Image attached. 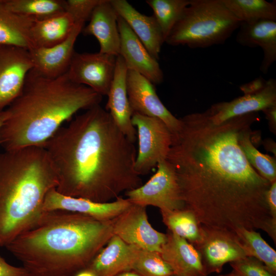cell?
I'll use <instances>...</instances> for the list:
<instances>
[{
    "label": "cell",
    "instance_id": "6da1fadb",
    "mask_svg": "<svg viewBox=\"0 0 276 276\" xmlns=\"http://www.w3.org/2000/svg\"><path fill=\"white\" fill-rule=\"evenodd\" d=\"M258 118L251 112L215 124L204 111L179 119L181 128L172 134L166 160L175 172L185 208L201 225L275 233L276 220L266 201L271 183L250 165L239 144Z\"/></svg>",
    "mask_w": 276,
    "mask_h": 276
},
{
    "label": "cell",
    "instance_id": "7a4b0ae2",
    "mask_svg": "<svg viewBox=\"0 0 276 276\" xmlns=\"http://www.w3.org/2000/svg\"><path fill=\"white\" fill-rule=\"evenodd\" d=\"M59 193L97 202L114 200L141 186L136 150L108 111L96 105L73 118L44 145Z\"/></svg>",
    "mask_w": 276,
    "mask_h": 276
},
{
    "label": "cell",
    "instance_id": "3957f363",
    "mask_svg": "<svg viewBox=\"0 0 276 276\" xmlns=\"http://www.w3.org/2000/svg\"><path fill=\"white\" fill-rule=\"evenodd\" d=\"M113 235L112 220L69 211H43L5 247L28 276H74L86 268Z\"/></svg>",
    "mask_w": 276,
    "mask_h": 276
},
{
    "label": "cell",
    "instance_id": "277c9868",
    "mask_svg": "<svg viewBox=\"0 0 276 276\" xmlns=\"http://www.w3.org/2000/svg\"><path fill=\"white\" fill-rule=\"evenodd\" d=\"M102 98L89 87L73 82L66 73L52 78L33 68L20 95L5 109L0 146L7 151L43 147L78 111L99 105Z\"/></svg>",
    "mask_w": 276,
    "mask_h": 276
},
{
    "label": "cell",
    "instance_id": "5b68a950",
    "mask_svg": "<svg viewBox=\"0 0 276 276\" xmlns=\"http://www.w3.org/2000/svg\"><path fill=\"white\" fill-rule=\"evenodd\" d=\"M56 170L42 147L0 153V247L32 226L47 193L56 188Z\"/></svg>",
    "mask_w": 276,
    "mask_h": 276
},
{
    "label": "cell",
    "instance_id": "8992f818",
    "mask_svg": "<svg viewBox=\"0 0 276 276\" xmlns=\"http://www.w3.org/2000/svg\"><path fill=\"white\" fill-rule=\"evenodd\" d=\"M240 22L222 0H191L165 42L192 49L222 44L239 28Z\"/></svg>",
    "mask_w": 276,
    "mask_h": 276
},
{
    "label": "cell",
    "instance_id": "52a82bcc",
    "mask_svg": "<svg viewBox=\"0 0 276 276\" xmlns=\"http://www.w3.org/2000/svg\"><path fill=\"white\" fill-rule=\"evenodd\" d=\"M136 128L139 148L135 170L141 176L149 173L157 164L166 160L172 142V133L157 118L133 113L131 118Z\"/></svg>",
    "mask_w": 276,
    "mask_h": 276
},
{
    "label": "cell",
    "instance_id": "ba28073f",
    "mask_svg": "<svg viewBox=\"0 0 276 276\" xmlns=\"http://www.w3.org/2000/svg\"><path fill=\"white\" fill-rule=\"evenodd\" d=\"M156 168L155 174L145 183L125 193L126 198L131 203L144 207L155 206L160 211L185 208L173 167L166 159L159 162Z\"/></svg>",
    "mask_w": 276,
    "mask_h": 276
},
{
    "label": "cell",
    "instance_id": "9c48e42d",
    "mask_svg": "<svg viewBox=\"0 0 276 276\" xmlns=\"http://www.w3.org/2000/svg\"><path fill=\"white\" fill-rule=\"evenodd\" d=\"M113 234L140 249L160 252L167 235L155 229L148 221L146 207L131 203L112 220Z\"/></svg>",
    "mask_w": 276,
    "mask_h": 276
},
{
    "label": "cell",
    "instance_id": "30bf717a",
    "mask_svg": "<svg viewBox=\"0 0 276 276\" xmlns=\"http://www.w3.org/2000/svg\"><path fill=\"white\" fill-rule=\"evenodd\" d=\"M117 57L100 52H75L66 72L73 82L107 95L113 78Z\"/></svg>",
    "mask_w": 276,
    "mask_h": 276
},
{
    "label": "cell",
    "instance_id": "8fae6325",
    "mask_svg": "<svg viewBox=\"0 0 276 276\" xmlns=\"http://www.w3.org/2000/svg\"><path fill=\"white\" fill-rule=\"evenodd\" d=\"M201 239L194 245L209 274L220 273L223 266L246 257L234 233L201 225Z\"/></svg>",
    "mask_w": 276,
    "mask_h": 276
},
{
    "label": "cell",
    "instance_id": "7c38bea8",
    "mask_svg": "<svg viewBox=\"0 0 276 276\" xmlns=\"http://www.w3.org/2000/svg\"><path fill=\"white\" fill-rule=\"evenodd\" d=\"M33 67L29 50L0 45V112L20 95L26 77Z\"/></svg>",
    "mask_w": 276,
    "mask_h": 276
},
{
    "label": "cell",
    "instance_id": "4fadbf2b",
    "mask_svg": "<svg viewBox=\"0 0 276 276\" xmlns=\"http://www.w3.org/2000/svg\"><path fill=\"white\" fill-rule=\"evenodd\" d=\"M127 90L129 104L133 113L159 119L172 134L181 128V121L165 106L158 97L154 85L139 73L128 70Z\"/></svg>",
    "mask_w": 276,
    "mask_h": 276
},
{
    "label": "cell",
    "instance_id": "5bb4252c",
    "mask_svg": "<svg viewBox=\"0 0 276 276\" xmlns=\"http://www.w3.org/2000/svg\"><path fill=\"white\" fill-rule=\"evenodd\" d=\"M276 105V81L266 80L260 89L248 93L228 102L213 104L204 112L215 124H219L231 118L251 112L262 111Z\"/></svg>",
    "mask_w": 276,
    "mask_h": 276
},
{
    "label": "cell",
    "instance_id": "9a60e30c",
    "mask_svg": "<svg viewBox=\"0 0 276 276\" xmlns=\"http://www.w3.org/2000/svg\"><path fill=\"white\" fill-rule=\"evenodd\" d=\"M131 203L121 196L108 202H97L88 199L70 197L58 192L56 188L47 194L43 211L62 210L83 214L100 221H110L116 218Z\"/></svg>",
    "mask_w": 276,
    "mask_h": 276
},
{
    "label": "cell",
    "instance_id": "2e32d148",
    "mask_svg": "<svg viewBox=\"0 0 276 276\" xmlns=\"http://www.w3.org/2000/svg\"><path fill=\"white\" fill-rule=\"evenodd\" d=\"M118 25L120 36L119 56L123 59L128 70L139 73L154 85L162 83L164 74L157 60L151 55L126 22L119 16Z\"/></svg>",
    "mask_w": 276,
    "mask_h": 276
},
{
    "label": "cell",
    "instance_id": "e0dca14e",
    "mask_svg": "<svg viewBox=\"0 0 276 276\" xmlns=\"http://www.w3.org/2000/svg\"><path fill=\"white\" fill-rule=\"evenodd\" d=\"M84 24L76 22L68 37L58 44L49 48H35L29 50L33 69L48 78H56L65 74L75 52L76 41Z\"/></svg>",
    "mask_w": 276,
    "mask_h": 276
},
{
    "label": "cell",
    "instance_id": "ac0fdd59",
    "mask_svg": "<svg viewBox=\"0 0 276 276\" xmlns=\"http://www.w3.org/2000/svg\"><path fill=\"white\" fill-rule=\"evenodd\" d=\"M128 68L120 56L117 57L114 74L109 90L106 110L119 130L132 143L136 139V130L131 122L133 114L127 90Z\"/></svg>",
    "mask_w": 276,
    "mask_h": 276
},
{
    "label": "cell",
    "instance_id": "d6986e66",
    "mask_svg": "<svg viewBox=\"0 0 276 276\" xmlns=\"http://www.w3.org/2000/svg\"><path fill=\"white\" fill-rule=\"evenodd\" d=\"M116 10L110 0H101L94 9L88 24L82 32L94 36L100 45L99 52L117 57L120 55V36Z\"/></svg>",
    "mask_w": 276,
    "mask_h": 276
},
{
    "label": "cell",
    "instance_id": "ffe728a7",
    "mask_svg": "<svg viewBox=\"0 0 276 276\" xmlns=\"http://www.w3.org/2000/svg\"><path fill=\"white\" fill-rule=\"evenodd\" d=\"M110 1L118 16L126 22L151 55L158 60L165 39L153 16L140 13L126 0Z\"/></svg>",
    "mask_w": 276,
    "mask_h": 276
},
{
    "label": "cell",
    "instance_id": "44dd1931",
    "mask_svg": "<svg viewBox=\"0 0 276 276\" xmlns=\"http://www.w3.org/2000/svg\"><path fill=\"white\" fill-rule=\"evenodd\" d=\"M160 254L177 276H209L200 254L186 240L168 231Z\"/></svg>",
    "mask_w": 276,
    "mask_h": 276
},
{
    "label": "cell",
    "instance_id": "7402d4cb",
    "mask_svg": "<svg viewBox=\"0 0 276 276\" xmlns=\"http://www.w3.org/2000/svg\"><path fill=\"white\" fill-rule=\"evenodd\" d=\"M139 249L113 234L86 268L97 276H115L132 270Z\"/></svg>",
    "mask_w": 276,
    "mask_h": 276
},
{
    "label": "cell",
    "instance_id": "603a6c76",
    "mask_svg": "<svg viewBox=\"0 0 276 276\" xmlns=\"http://www.w3.org/2000/svg\"><path fill=\"white\" fill-rule=\"evenodd\" d=\"M238 29L236 38L237 43L244 47L262 49L263 58L260 70L266 74L276 60V21L241 22Z\"/></svg>",
    "mask_w": 276,
    "mask_h": 276
},
{
    "label": "cell",
    "instance_id": "cb8c5ba5",
    "mask_svg": "<svg viewBox=\"0 0 276 276\" xmlns=\"http://www.w3.org/2000/svg\"><path fill=\"white\" fill-rule=\"evenodd\" d=\"M75 24L74 18L65 12L35 20L29 33L31 49L49 48L63 42L70 35Z\"/></svg>",
    "mask_w": 276,
    "mask_h": 276
},
{
    "label": "cell",
    "instance_id": "d4e9b609",
    "mask_svg": "<svg viewBox=\"0 0 276 276\" xmlns=\"http://www.w3.org/2000/svg\"><path fill=\"white\" fill-rule=\"evenodd\" d=\"M35 20L0 6V45L15 46L29 50L31 27Z\"/></svg>",
    "mask_w": 276,
    "mask_h": 276
},
{
    "label": "cell",
    "instance_id": "484cf974",
    "mask_svg": "<svg viewBox=\"0 0 276 276\" xmlns=\"http://www.w3.org/2000/svg\"><path fill=\"white\" fill-rule=\"evenodd\" d=\"M162 220L168 231L182 238L194 246L201 239V224L194 213L187 208L172 211H160Z\"/></svg>",
    "mask_w": 276,
    "mask_h": 276
},
{
    "label": "cell",
    "instance_id": "4316f807",
    "mask_svg": "<svg viewBox=\"0 0 276 276\" xmlns=\"http://www.w3.org/2000/svg\"><path fill=\"white\" fill-rule=\"evenodd\" d=\"M0 6L34 20L44 19L65 12L62 0H0Z\"/></svg>",
    "mask_w": 276,
    "mask_h": 276
},
{
    "label": "cell",
    "instance_id": "83f0119b",
    "mask_svg": "<svg viewBox=\"0 0 276 276\" xmlns=\"http://www.w3.org/2000/svg\"><path fill=\"white\" fill-rule=\"evenodd\" d=\"M240 22L251 23L263 20L276 21V2L265 0H222Z\"/></svg>",
    "mask_w": 276,
    "mask_h": 276
},
{
    "label": "cell",
    "instance_id": "f1b7e54d",
    "mask_svg": "<svg viewBox=\"0 0 276 276\" xmlns=\"http://www.w3.org/2000/svg\"><path fill=\"white\" fill-rule=\"evenodd\" d=\"M246 257L262 262L276 275V251L255 230L240 228L234 232Z\"/></svg>",
    "mask_w": 276,
    "mask_h": 276
},
{
    "label": "cell",
    "instance_id": "f546056e",
    "mask_svg": "<svg viewBox=\"0 0 276 276\" xmlns=\"http://www.w3.org/2000/svg\"><path fill=\"white\" fill-rule=\"evenodd\" d=\"M165 40L181 18L191 0H147Z\"/></svg>",
    "mask_w": 276,
    "mask_h": 276
},
{
    "label": "cell",
    "instance_id": "4dcf8cb0",
    "mask_svg": "<svg viewBox=\"0 0 276 276\" xmlns=\"http://www.w3.org/2000/svg\"><path fill=\"white\" fill-rule=\"evenodd\" d=\"M251 128L240 137L239 144L250 165L264 178L270 183L276 181L275 158L260 152L253 145Z\"/></svg>",
    "mask_w": 276,
    "mask_h": 276
},
{
    "label": "cell",
    "instance_id": "1f68e13d",
    "mask_svg": "<svg viewBox=\"0 0 276 276\" xmlns=\"http://www.w3.org/2000/svg\"><path fill=\"white\" fill-rule=\"evenodd\" d=\"M142 276H173L172 269L159 252L139 248L132 266Z\"/></svg>",
    "mask_w": 276,
    "mask_h": 276
},
{
    "label": "cell",
    "instance_id": "d6a6232c",
    "mask_svg": "<svg viewBox=\"0 0 276 276\" xmlns=\"http://www.w3.org/2000/svg\"><path fill=\"white\" fill-rule=\"evenodd\" d=\"M101 0H62L64 10L74 18L75 22L85 23L89 20Z\"/></svg>",
    "mask_w": 276,
    "mask_h": 276
},
{
    "label": "cell",
    "instance_id": "836d02e7",
    "mask_svg": "<svg viewBox=\"0 0 276 276\" xmlns=\"http://www.w3.org/2000/svg\"><path fill=\"white\" fill-rule=\"evenodd\" d=\"M229 264L233 270L241 276H275L262 262L253 257H246Z\"/></svg>",
    "mask_w": 276,
    "mask_h": 276
},
{
    "label": "cell",
    "instance_id": "e575fe53",
    "mask_svg": "<svg viewBox=\"0 0 276 276\" xmlns=\"http://www.w3.org/2000/svg\"><path fill=\"white\" fill-rule=\"evenodd\" d=\"M0 276H28L22 267H15L8 263L0 255Z\"/></svg>",
    "mask_w": 276,
    "mask_h": 276
},
{
    "label": "cell",
    "instance_id": "d590c367",
    "mask_svg": "<svg viewBox=\"0 0 276 276\" xmlns=\"http://www.w3.org/2000/svg\"><path fill=\"white\" fill-rule=\"evenodd\" d=\"M266 201L272 218L276 220V181L271 183L266 194Z\"/></svg>",
    "mask_w": 276,
    "mask_h": 276
},
{
    "label": "cell",
    "instance_id": "8d00e7d4",
    "mask_svg": "<svg viewBox=\"0 0 276 276\" xmlns=\"http://www.w3.org/2000/svg\"><path fill=\"white\" fill-rule=\"evenodd\" d=\"M268 121L270 130L276 133V105L268 107L262 110Z\"/></svg>",
    "mask_w": 276,
    "mask_h": 276
},
{
    "label": "cell",
    "instance_id": "74e56055",
    "mask_svg": "<svg viewBox=\"0 0 276 276\" xmlns=\"http://www.w3.org/2000/svg\"><path fill=\"white\" fill-rule=\"evenodd\" d=\"M74 276H97L96 274L89 269L86 268L77 272Z\"/></svg>",
    "mask_w": 276,
    "mask_h": 276
},
{
    "label": "cell",
    "instance_id": "f35d334b",
    "mask_svg": "<svg viewBox=\"0 0 276 276\" xmlns=\"http://www.w3.org/2000/svg\"><path fill=\"white\" fill-rule=\"evenodd\" d=\"M115 276H142L134 270H128L121 272Z\"/></svg>",
    "mask_w": 276,
    "mask_h": 276
},
{
    "label": "cell",
    "instance_id": "ab89813d",
    "mask_svg": "<svg viewBox=\"0 0 276 276\" xmlns=\"http://www.w3.org/2000/svg\"><path fill=\"white\" fill-rule=\"evenodd\" d=\"M6 118V112L5 110L0 112V129Z\"/></svg>",
    "mask_w": 276,
    "mask_h": 276
},
{
    "label": "cell",
    "instance_id": "60d3db41",
    "mask_svg": "<svg viewBox=\"0 0 276 276\" xmlns=\"http://www.w3.org/2000/svg\"><path fill=\"white\" fill-rule=\"evenodd\" d=\"M218 276H241V275L233 270V271L231 272L228 274H224V275H219Z\"/></svg>",
    "mask_w": 276,
    "mask_h": 276
},
{
    "label": "cell",
    "instance_id": "b9f144b4",
    "mask_svg": "<svg viewBox=\"0 0 276 276\" xmlns=\"http://www.w3.org/2000/svg\"><path fill=\"white\" fill-rule=\"evenodd\" d=\"M173 276H177V275H173Z\"/></svg>",
    "mask_w": 276,
    "mask_h": 276
}]
</instances>
